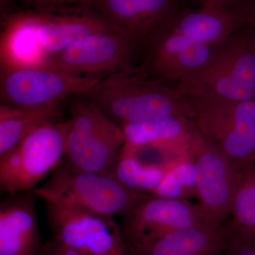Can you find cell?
Returning a JSON list of instances; mask_svg holds the SVG:
<instances>
[{
	"label": "cell",
	"mask_w": 255,
	"mask_h": 255,
	"mask_svg": "<svg viewBox=\"0 0 255 255\" xmlns=\"http://www.w3.org/2000/svg\"><path fill=\"white\" fill-rule=\"evenodd\" d=\"M85 96L120 126L169 117L194 119L177 88L142 75L132 65L104 77Z\"/></svg>",
	"instance_id": "cell-1"
},
{
	"label": "cell",
	"mask_w": 255,
	"mask_h": 255,
	"mask_svg": "<svg viewBox=\"0 0 255 255\" xmlns=\"http://www.w3.org/2000/svg\"><path fill=\"white\" fill-rule=\"evenodd\" d=\"M31 191L46 203L123 216L150 194L128 189L113 175L76 168L66 161L53 170L48 182Z\"/></svg>",
	"instance_id": "cell-2"
},
{
	"label": "cell",
	"mask_w": 255,
	"mask_h": 255,
	"mask_svg": "<svg viewBox=\"0 0 255 255\" xmlns=\"http://www.w3.org/2000/svg\"><path fill=\"white\" fill-rule=\"evenodd\" d=\"M184 97L255 100V48L243 28L215 48L202 66L178 82Z\"/></svg>",
	"instance_id": "cell-3"
},
{
	"label": "cell",
	"mask_w": 255,
	"mask_h": 255,
	"mask_svg": "<svg viewBox=\"0 0 255 255\" xmlns=\"http://www.w3.org/2000/svg\"><path fill=\"white\" fill-rule=\"evenodd\" d=\"M65 161L76 168L113 175L125 140L122 127L90 99L70 104Z\"/></svg>",
	"instance_id": "cell-4"
},
{
	"label": "cell",
	"mask_w": 255,
	"mask_h": 255,
	"mask_svg": "<svg viewBox=\"0 0 255 255\" xmlns=\"http://www.w3.org/2000/svg\"><path fill=\"white\" fill-rule=\"evenodd\" d=\"M184 97L204 137L219 146L240 167L255 163V100Z\"/></svg>",
	"instance_id": "cell-5"
},
{
	"label": "cell",
	"mask_w": 255,
	"mask_h": 255,
	"mask_svg": "<svg viewBox=\"0 0 255 255\" xmlns=\"http://www.w3.org/2000/svg\"><path fill=\"white\" fill-rule=\"evenodd\" d=\"M70 121L50 122L35 129L0 157V190L14 194L35 189L62 162Z\"/></svg>",
	"instance_id": "cell-6"
},
{
	"label": "cell",
	"mask_w": 255,
	"mask_h": 255,
	"mask_svg": "<svg viewBox=\"0 0 255 255\" xmlns=\"http://www.w3.org/2000/svg\"><path fill=\"white\" fill-rule=\"evenodd\" d=\"M104 75H75L44 66L1 69L2 105L33 109L70 95H86Z\"/></svg>",
	"instance_id": "cell-7"
},
{
	"label": "cell",
	"mask_w": 255,
	"mask_h": 255,
	"mask_svg": "<svg viewBox=\"0 0 255 255\" xmlns=\"http://www.w3.org/2000/svg\"><path fill=\"white\" fill-rule=\"evenodd\" d=\"M191 149L197 172L199 204L213 222L225 223L231 214L241 167L204 137L196 122L191 129Z\"/></svg>",
	"instance_id": "cell-8"
},
{
	"label": "cell",
	"mask_w": 255,
	"mask_h": 255,
	"mask_svg": "<svg viewBox=\"0 0 255 255\" xmlns=\"http://www.w3.org/2000/svg\"><path fill=\"white\" fill-rule=\"evenodd\" d=\"M53 238L83 255H130L113 215L46 203Z\"/></svg>",
	"instance_id": "cell-9"
},
{
	"label": "cell",
	"mask_w": 255,
	"mask_h": 255,
	"mask_svg": "<svg viewBox=\"0 0 255 255\" xmlns=\"http://www.w3.org/2000/svg\"><path fill=\"white\" fill-rule=\"evenodd\" d=\"M137 47H145L185 9L182 0H90L88 6Z\"/></svg>",
	"instance_id": "cell-10"
},
{
	"label": "cell",
	"mask_w": 255,
	"mask_h": 255,
	"mask_svg": "<svg viewBox=\"0 0 255 255\" xmlns=\"http://www.w3.org/2000/svg\"><path fill=\"white\" fill-rule=\"evenodd\" d=\"M137 48L117 32H100L50 55L44 66L75 75L112 74L132 66Z\"/></svg>",
	"instance_id": "cell-11"
},
{
	"label": "cell",
	"mask_w": 255,
	"mask_h": 255,
	"mask_svg": "<svg viewBox=\"0 0 255 255\" xmlns=\"http://www.w3.org/2000/svg\"><path fill=\"white\" fill-rule=\"evenodd\" d=\"M213 222L199 204L149 194L124 216L122 233L128 247L165 233Z\"/></svg>",
	"instance_id": "cell-12"
},
{
	"label": "cell",
	"mask_w": 255,
	"mask_h": 255,
	"mask_svg": "<svg viewBox=\"0 0 255 255\" xmlns=\"http://www.w3.org/2000/svg\"><path fill=\"white\" fill-rule=\"evenodd\" d=\"M37 39L50 55L84 37L113 31L104 18L83 6L26 11Z\"/></svg>",
	"instance_id": "cell-13"
},
{
	"label": "cell",
	"mask_w": 255,
	"mask_h": 255,
	"mask_svg": "<svg viewBox=\"0 0 255 255\" xmlns=\"http://www.w3.org/2000/svg\"><path fill=\"white\" fill-rule=\"evenodd\" d=\"M216 46L199 44L164 30L146 46L145 59L137 70L159 81L180 80L202 66Z\"/></svg>",
	"instance_id": "cell-14"
},
{
	"label": "cell",
	"mask_w": 255,
	"mask_h": 255,
	"mask_svg": "<svg viewBox=\"0 0 255 255\" xmlns=\"http://www.w3.org/2000/svg\"><path fill=\"white\" fill-rule=\"evenodd\" d=\"M31 191L9 194L0 203V255H39L42 247Z\"/></svg>",
	"instance_id": "cell-15"
},
{
	"label": "cell",
	"mask_w": 255,
	"mask_h": 255,
	"mask_svg": "<svg viewBox=\"0 0 255 255\" xmlns=\"http://www.w3.org/2000/svg\"><path fill=\"white\" fill-rule=\"evenodd\" d=\"M250 21L246 0L223 9H184L165 30L199 44L217 46L244 28Z\"/></svg>",
	"instance_id": "cell-16"
},
{
	"label": "cell",
	"mask_w": 255,
	"mask_h": 255,
	"mask_svg": "<svg viewBox=\"0 0 255 255\" xmlns=\"http://www.w3.org/2000/svg\"><path fill=\"white\" fill-rule=\"evenodd\" d=\"M232 229L227 223L177 230L128 247L130 255H222Z\"/></svg>",
	"instance_id": "cell-17"
},
{
	"label": "cell",
	"mask_w": 255,
	"mask_h": 255,
	"mask_svg": "<svg viewBox=\"0 0 255 255\" xmlns=\"http://www.w3.org/2000/svg\"><path fill=\"white\" fill-rule=\"evenodd\" d=\"M1 33V69L43 66L50 55L37 39L26 11L4 17Z\"/></svg>",
	"instance_id": "cell-18"
},
{
	"label": "cell",
	"mask_w": 255,
	"mask_h": 255,
	"mask_svg": "<svg viewBox=\"0 0 255 255\" xmlns=\"http://www.w3.org/2000/svg\"><path fill=\"white\" fill-rule=\"evenodd\" d=\"M63 99L33 109L0 106V157L11 150L35 129L58 122L63 116Z\"/></svg>",
	"instance_id": "cell-19"
},
{
	"label": "cell",
	"mask_w": 255,
	"mask_h": 255,
	"mask_svg": "<svg viewBox=\"0 0 255 255\" xmlns=\"http://www.w3.org/2000/svg\"><path fill=\"white\" fill-rule=\"evenodd\" d=\"M194 119L169 117L121 126L126 143L151 145L190 137Z\"/></svg>",
	"instance_id": "cell-20"
},
{
	"label": "cell",
	"mask_w": 255,
	"mask_h": 255,
	"mask_svg": "<svg viewBox=\"0 0 255 255\" xmlns=\"http://www.w3.org/2000/svg\"><path fill=\"white\" fill-rule=\"evenodd\" d=\"M174 164L162 167L143 163L124 144L113 176L131 190L150 194Z\"/></svg>",
	"instance_id": "cell-21"
},
{
	"label": "cell",
	"mask_w": 255,
	"mask_h": 255,
	"mask_svg": "<svg viewBox=\"0 0 255 255\" xmlns=\"http://www.w3.org/2000/svg\"><path fill=\"white\" fill-rule=\"evenodd\" d=\"M229 218L226 222L233 229L255 233V163L241 167Z\"/></svg>",
	"instance_id": "cell-22"
},
{
	"label": "cell",
	"mask_w": 255,
	"mask_h": 255,
	"mask_svg": "<svg viewBox=\"0 0 255 255\" xmlns=\"http://www.w3.org/2000/svg\"><path fill=\"white\" fill-rule=\"evenodd\" d=\"M178 177L191 197H197V172L191 149L174 164Z\"/></svg>",
	"instance_id": "cell-23"
},
{
	"label": "cell",
	"mask_w": 255,
	"mask_h": 255,
	"mask_svg": "<svg viewBox=\"0 0 255 255\" xmlns=\"http://www.w3.org/2000/svg\"><path fill=\"white\" fill-rule=\"evenodd\" d=\"M174 166V164L169 168L164 176L163 180L161 182L158 187L150 193V194L167 199L187 200L190 198V196L181 182Z\"/></svg>",
	"instance_id": "cell-24"
},
{
	"label": "cell",
	"mask_w": 255,
	"mask_h": 255,
	"mask_svg": "<svg viewBox=\"0 0 255 255\" xmlns=\"http://www.w3.org/2000/svg\"><path fill=\"white\" fill-rule=\"evenodd\" d=\"M231 229L232 233L222 255H255V233Z\"/></svg>",
	"instance_id": "cell-25"
},
{
	"label": "cell",
	"mask_w": 255,
	"mask_h": 255,
	"mask_svg": "<svg viewBox=\"0 0 255 255\" xmlns=\"http://www.w3.org/2000/svg\"><path fill=\"white\" fill-rule=\"evenodd\" d=\"M36 6V9H53L71 6H88L90 0H21Z\"/></svg>",
	"instance_id": "cell-26"
},
{
	"label": "cell",
	"mask_w": 255,
	"mask_h": 255,
	"mask_svg": "<svg viewBox=\"0 0 255 255\" xmlns=\"http://www.w3.org/2000/svg\"><path fill=\"white\" fill-rule=\"evenodd\" d=\"M39 255H83L52 238L42 247Z\"/></svg>",
	"instance_id": "cell-27"
},
{
	"label": "cell",
	"mask_w": 255,
	"mask_h": 255,
	"mask_svg": "<svg viewBox=\"0 0 255 255\" xmlns=\"http://www.w3.org/2000/svg\"><path fill=\"white\" fill-rule=\"evenodd\" d=\"M246 1L250 21L248 25L245 26V28L250 41L255 48V0H246Z\"/></svg>",
	"instance_id": "cell-28"
},
{
	"label": "cell",
	"mask_w": 255,
	"mask_h": 255,
	"mask_svg": "<svg viewBox=\"0 0 255 255\" xmlns=\"http://www.w3.org/2000/svg\"><path fill=\"white\" fill-rule=\"evenodd\" d=\"M243 0H209L201 9H223L231 7L241 2Z\"/></svg>",
	"instance_id": "cell-29"
},
{
	"label": "cell",
	"mask_w": 255,
	"mask_h": 255,
	"mask_svg": "<svg viewBox=\"0 0 255 255\" xmlns=\"http://www.w3.org/2000/svg\"><path fill=\"white\" fill-rule=\"evenodd\" d=\"M194 1H196V2L199 3L201 7V6H204V5L209 0H194Z\"/></svg>",
	"instance_id": "cell-30"
}]
</instances>
